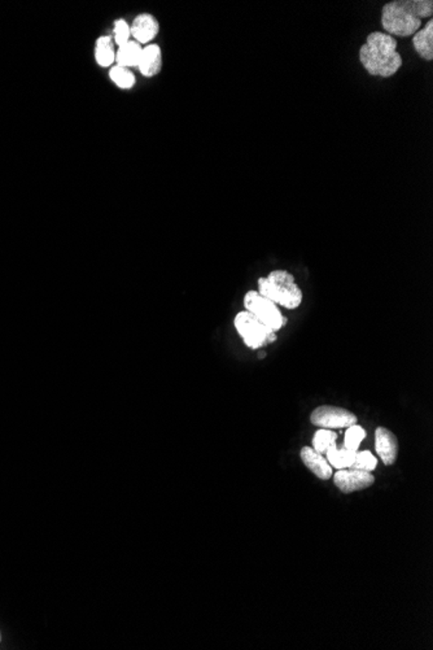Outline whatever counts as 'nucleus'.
<instances>
[{"label":"nucleus","instance_id":"obj_10","mask_svg":"<svg viewBox=\"0 0 433 650\" xmlns=\"http://www.w3.org/2000/svg\"><path fill=\"white\" fill-rule=\"evenodd\" d=\"M136 68L147 78L160 74L162 69V50L159 44L150 43L143 47L142 56Z\"/></svg>","mask_w":433,"mask_h":650},{"label":"nucleus","instance_id":"obj_20","mask_svg":"<svg viewBox=\"0 0 433 650\" xmlns=\"http://www.w3.org/2000/svg\"><path fill=\"white\" fill-rule=\"evenodd\" d=\"M113 41L117 47L131 41V27L125 18H118L113 22Z\"/></svg>","mask_w":433,"mask_h":650},{"label":"nucleus","instance_id":"obj_14","mask_svg":"<svg viewBox=\"0 0 433 650\" xmlns=\"http://www.w3.org/2000/svg\"><path fill=\"white\" fill-rule=\"evenodd\" d=\"M143 47L144 46L135 42L134 39L122 46H118L116 52V65H121V67L129 69L134 68V67L136 68L141 56H142Z\"/></svg>","mask_w":433,"mask_h":650},{"label":"nucleus","instance_id":"obj_16","mask_svg":"<svg viewBox=\"0 0 433 650\" xmlns=\"http://www.w3.org/2000/svg\"><path fill=\"white\" fill-rule=\"evenodd\" d=\"M109 78L121 90H130L136 84V77L131 69L116 64L109 69Z\"/></svg>","mask_w":433,"mask_h":650},{"label":"nucleus","instance_id":"obj_12","mask_svg":"<svg viewBox=\"0 0 433 650\" xmlns=\"http://www.w3.org/2000/svg\"><path fill=\"white\" fill-rule=\"evenodd\" d=\"M117 46L109 35H101L93 48V58L101 68H110L116 64Z\"/></svg>","mask_w":433,"mask_h":650},{"label":"nucleus","instance_id":"obj_15","mask_svg":"<svg viewBox=\"0 0 433 650\" xmlns=\"http://www.w3.org/2000/svg\"><path fill=\"white\" fill-rule=\"evenodd\" d=\"M325 455H327L328 464L337 470L348 469L353 464L354 458H356V452L347 449L344 446L339 448L336 446V443H333L332 446L327 449Z\"/></svg>","mask_w":433,"mask_h":650},{"label":"nucleus","instance_id":"obj_4","mask_svg":"<svg viewBox=\"0 0 433 650\" xmlns=\"http://www.w3.org/2000/svg\"><path fill=\"white\" fill-rule=\"evenodd\" d=\"M244 306L247 312L252 313L256 318H259V321L273 331L282 329L287 322L282 312L279 311L278 305L266 299L265 296L261 295L259 291H248L245 294Z\"/></svg>","mask_w":433,"mask_h":650},{"label":"nucleus","instance_id":"obj_23","mask_svg":"<svg viewBox=\"0 0 433 650\" xmlns=\"http://www.w3.org/2000/svg\"><path fill=\"white\" fill-rule=\"evenodd\" d=\"M0 642H1V632H0Z\"/></svg>","mask_w":433,"mask_h":650},{"label":"nucleus","instance_id":"obj_22","mask_svg":"<svg viewBox=\"0 0 433 650\" xmlns=\"http://www.w3.org/2000/svg\"><path fill=\"white\" fill-rule=\"evenodd\" d=\"M265 355H266V353H265V352H262V353H261V357H259V358H264V357H265Z\"/></svg>","mask_w":433,"mask_h":650},{"label":"nucleus","instance_id":"obj_13","mask_svg":"<svg viewBox=\"0 0 433 650\" xmlns=\"http://www.w3.org/2000/svg\"><path fill=\"white\" fill-rule=\"evenodd\" d=\"M414 50L423 60L431 61L433 59V21L428 20L423 29H419L413 37Z\"/></svg>","mask_w":433,"mask_h":650},{"label":"nucleus","instance_id":"obj_11","mask_svg":"<svg viewBox=\"0 0 433 650\" xmlns=\"http://www.w3.org/2000/svg\"><path fill=\"white\" fill-rule=\"evenodd\" d=\"M301 460L311 473L316 474L319 479L328 481L332 476V466L328 464L323 455L318 453L311 447H304L300 452Z\"/></svg>","mask_w":433,"mask_h":650},{"label":"nucleus","instance_id":"obj_18","mask_svg":"<svg viewBox=\"0 0 433 650\" xmlns=\"http://www.w3.org/2000/svg\"><path fill=\"white\" fill-rule=\"evenodd\" d=\"M365 438H366V431L363 430V427H361L356 423V424L348 427V430L345 432L344 447L349 449V450H353V452H357L362 440L365 439Z\"/></svg>","mask_w":433,"mask_h":650},{"label":"nucleus","instance_id":"obj_21","mask_svg":"<svg viewBox=\"0 0 433 650\" xmlns=\"http://www.w3.org/2000/svg\"><path fill=\"white\" fill-rule=\"evenodd\" d=\"M275 340H276V335H275V332H273V334H270V337L267 338V342H269V343H274Z\"/></svg>","mask_w":433,"mask_h":650},{"label":"nucleus","instance_id":"obj_19","mask_svg":"<svg viewBox=\"0 0 433 650\" xmlns=\"http://www.w3.org/2000/svg\"><path fill=\"white\" fill-rule=\"evenodd\" d=\"M376 464H377V460L376 457L368 452V450H361V452H356V458H354V462L350 466L351 469H356V470H362V472H374L375 470Z\"/></svg>","mask_w":433,"mask_h":650},{"label":"nucleus","instance_id":"obj_5","mask_svg":"<svg viewBox=\"0 0 433 650\" xmlns=\"http://www.w3.org/2000/svg\"><path fill=\"white\" fill-rule=\"evenodd\" d=\"M235 327L242 335L244 343L252 349H259L265 346L270 334L275 332L247 311L239 313L235 317Z\"/></svg>","mask_w":433,"mask_h":650},{"label":"nucleus","instance_id":"obj_17","mask_svg":"<svg viewBox=\"0 0 433 650\" xmlns=\"http://www.w3.org/2000/svg\"><path fill=\"white\" fill-rule=\"evenodd\" d=\"M336 439H337V435L333 431L321 429L316 432L313 438V449L317 450L318 453L323 455L333 443H336Z\"/></svg>","mask_w":433,"mask_h":650},{"label":"nucleus","instance_id":"obj_7","mask_svg":"<svg viewBox=\"0 0 433 650\" xmlns=\"http://www.w3.org/2000/svg\"><path fill=\"white\" fill-rule=\"evenodd\" d=\"M335 486L342 493H351L357 490H366L375 483L374 475L368 472L356 470V469H342L333 475Z\"/></svg>","mask_w":433,"mask_h":650},{"label":"nucleus","instance_id":"obj_1","mask_svg":"<svg viewBox=\"0 0 433 650\" xmlns=\"http://www.w3.org/2000/svg\"><path fill=\"white\" fill-rule=\"evenodd\" d=\"M431 0H394L382 11V25L387 34L410 37L417 33L425 18H432Z\"/></svg>","mask_w":433,"mask_h":650},{"label":"nucleus","instance_id":"obj_9","mask_svg":"<svg viewBox=\"0 0 433 650\" xmlns=\"http://www.w3.org/2000/svg\"><path fill=\"white\" fill-rule=\"evenodd\" d=\"M375 449L384 464L391 466L396 462L399 455V441L385 427H377L375 431Z\"/></svg>","mask_w":433,"mask_h":650},{"label":"nucleus","instance_id":"obj_6","mask_svg":"<svg viewBox=\"0 0 433 650\" xmlns=\"http://www.w3.org/2000/svg\"><path fill=\"white\" fill-rule=\"evenodd\" d=\"M310 421L321 429L335 430V429H348L357 423V417L349 410L337 408V406L323 405L317 408L311 415Z\"/></svg>","mask_w":433,"mask_h":650},{"label":"nucleus","instance_id":"obj_8","mask_svg":"<svg viewBox=\"0 0 433 650\" xmlns=\"http://www.w3.org/2000/svg\"><path fill=\"white\" fill-rule=\"evenodd\" d=\"M131 27V38L135 42L147 46L159 35V20L150 13H141L134 18L130 24Z\"/></svg>","mask_w":433,"mask_h":650},{"label":"nucleus","instance_id":"obj_2","mask_svg":"<svg viewBox=\"0 0 433 650\" xmlns=\"http://www.w3.org/2000/svg\"><path fill=\"white\" fill-rule=\"evenodd\" d=\"M359 61L368 74L383 78L396 74L402 67L397 41L382 32H374L367 37L366 42L359 48Z\"/></svg>","mask_w":433,"mask_h":650},{"label":"nucleus","instance_id":"obj_3","mask_svg":"<svg viewBox=\"0 0 433 650\" xmlns=\"http://www.w3.org/2000/svg\"><path fill=\"white\" fill-rule=\"evenodd\" d=\"M259 292L276 305L287 309H296L302 301V291L295 282L291 273L271 271L267 277L259 279Z\"/></svg>","mask_w":433,"mask_h":650}]
</instances>
